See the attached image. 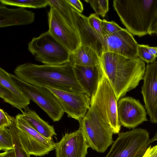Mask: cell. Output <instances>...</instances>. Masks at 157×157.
I'll list each match as a JSON object with an SVG mask.
<instances>
[{"label":"cell","mask_w":157,"mask_h":157,"mask_svg":"<svg viewBox=\"0 0 157 157\" xmlns=\"http://www.w3.org/2000/svg\"><path fill=\"white\" fill-rule=\"evenodd\" d=\"M14 72L19 78L33 85L76 94L86 93L77 81L70 63L60 65L27 63L18 65Z\"/></svg>","instance_id":"obj_1"},{"label":"cell","mask_w":157,"mask_h":157,"mask_svg":"<svg viewBox=\"0 0 157 157\" xmlns=\"http://www.w3.org/2000/svg\"><path fill=\"white\" fill-rule=\"evenodd\" d=\"M100 59L103 71L113 88L117 101L136 88L143 79L145 64L139 57L129 59L106 52Z\"/></svg>","instance_id":"obj_2"},{"label":"cell","mask_w":157,"mask_h":157,"mask_svg":"<svg viewBox=\"0 0 157 157\" xmlns=\"http://www.w3.org/2000/svg\"><path fill=\"white\" fill-rule=\"evenodd\" d=\"M113 6L122 23L133 36L149 35L157 0H114Z\"/></svg>","instance_id":"obj_3"},{"label":"cell","mask_w":157,"mask_h":157,"mask_svg":"<svg viewBox=\"0 0 157 157\" xmlns=\"http://www.w3.org/2000/svg\"><path fill=\"white\" fill-rule=\"evenodd\" d=\"M117 101L114 91L103 71L97 89L91 98L90 107L110 126L114 134L119 132L121 127L118 116Z\"/></svg>","instance_id":"obj_4"},{"label":"cell","mask_w":157,"mask_h":157,"mask_svg":"<svg viewBox=\"0 0 157 157\" xmlns=\"http://www.w3.org/2000/svg\"><path fill=\"white\" fill-rule=\"evenodd\" d=\"M28 50L35 59L44 64L60 65L70 62L71 53L48 31L34 37Z\"/></svg>","instance_id":"obj_5"},{"label":"cell","mask_w":157,"mask_h":157,"mask_svg":"<svg viewBox=\"0 0 157 157\" xmlns=\"http://www.w3.org/2000/svg\"><path fill=\"white\" fill-rule=\"evenodd\" d=\"M79 122L90 147L103 153L114 142L113 132L110 126L104 122L95 110L90 107L84 117Z\"/></svg>","instance_id":"obj_6"},{"label":"cell","mask_w":157,"mask_h":157,"mask_svg":"<svg viewBox=\"0 0 157 157\" xmlns=\"http://www.w3.org/2000/svg\"><path fill=\"white\" fill-rule=\"evenodd\" d=\"M150 140L148 132L143 128L119 132L105 157H142L150 144Z\"/></svg>","instance_id":"obj_7"},{"label":"cell","mask_w":157,"mask_h":157,"mask_svg":"<svg viewBox=\"0 0 157 157\" xmlns=\"http://www.w3.org/2000/svg\"><path fill=\"white\" fill-rule=\"evenodd\" d=\"M15 129L20 142L28 153L36 156L47 155L55 149L56 143L37 132L19 114L15 117Z\"/></svg>","instance_id":"obj_8"},{"label":"cell","mask_w":157,"mask_h":157,"mask_svg":"<svg viewBox=\"0 0 157 157\" xmlns=\"http://www.w3.org/2000/svg\"><path fill=\"white\" fill-rule=\"evenodd\" d=\"M26 96L42 109L54 122L59 121L64 111L54 94L47 88L33 85L25 82L16 75L10 74Z\"/></svg>","instance_id":"obj_9"},{"label":"cell","mask_w":157,"mask_h":157,"mask_svg":"<svg viewBox=\"0 0 157 157\" xmlns=\"http://www.w3.org/2000/svg\"><path fill=\"white\" fill-rule=\"evenodd\" d=\"M55 96L68 117L78 121L85 116L90 107L91 98L86 93L76 94L46 87Z\"/></svg>","instance_id":"obj_10"},{"label":"cell","mask_w":157,"mask_h":157,"mask_svg":"<svg viewBox=\"0 0 157 157\" xmlns=\"http://www.w3.org/2000/svg\"><path fill=\"white\" fill-rule=\"evenodd\" d=\"M48 31L71 53L80 44L77 31L68 25L56 11L50 7L48 13Z\"/></svg>","instance_id":"obj_11"},{"label":"cell","mask_w":157,"mask_h":157,"mask_svg":"<svg viewBox=\"0 0 157 157\" xmlns=\"http://www.w3.org/2000/svg\"><path fill=\"white\" fill-rule=\"evenodd\" d=\"M141 93L150 121L157 123V61L147 64L143 78Z\"/></svg>","instance_id":"obj_12"},{"label":"cell","mask_w":157,"mask_h":157,"mask_svg":"<svg viewBox=\"0 0 157 157\" xmlns=\"http://www.w3.org/2000/svg\"><path fill=\"white\" fill-rule=\"evenodd\" d=\"M104 52H111L129 59L138 57L139 44L127 29L123 28L116 33L104 36Z\"/></svg>","instance_id":"obj_13"},{"label":"cell","mask_w":157,"mask_h":157,"mask_svg":"<svg viewBox=\"0 0 157 157\" xmlns=\"http://www.w3.org/2000/svg\"><path fill=\"white\" fill-rule=\"evenodd\" d=\"M117 112L121 125L129 128L134 129L148 121L145 107L139 100L131 97L123 98L119 100Z\"/></svg>","instance_id":"obj_14"},{"label":"cell","mask_w":157,"mask_h":157,"mask_svg":"<svg viewBox=\"0 0 157 157\" xmlns=\"http://www.w3.org/2000/svg\"><path fill=\"white\" fill-rule=\"evenodd\" d=\"M90 147L82 131L79 128L67 133L56 144V157H86Z\"/></svg>","instance_id":"obj_15"},{"label":"cell","mask_w":157,"mask_h":157,"mask_svg":"<svg viewBox=\"0 0 157 157\" xmlns=\"http://www.w3.org/2000/svg\"><path fill=\"white\" fill-rule=\"evenodd\" d=\"M75 28L79 35L80 44L94 50L101 57L104 52V37L99 34L89 25L87 17L73 8Z\"/></svg>","instance_id":"obj_16"},{"label":"cell","mask_w":157,"mask_h":157,"mask_svg":"<svg viewBox=\"0 0 157 157\" xmlns=\"http://www.w3.org/2000/svg\"><path fill=\"white\" fill-rule=\"evenodd\" d=\"M73 68L77 81L91 98L97 89L102 74L100 63L94 66L75 65Z\"/></svg>","instance_id":"obj_17"},{"label":"cell","mask_w":157,"mask_h":157,"mask_svg":"<svg viewBox=\"0 0 157 157\" xmlns=\"http://www.w3.org/2000/svg\"><path fill=\"white\" fill-rule=\"evenodd\" d=\"M34 19V13L25 8L10 9L4 5L0 4V28L29 25L33 23Z\"/></svg>","instance_id":"obj_18"},{"label":"cell","mask_w":157,"mask_h":157,"mask_svg":"<svg viewBox=\"0 0 157 157\" xmlns=\"http://www.w3.org/2000/svg\"><path fill=\"white\" fill-rule=\"evenodd\" d=\"M100 57L94 50L80 44L71 54L70 63L73 66H94L100 64Z\"/></svg>","instance_id":"obj_19"},{"label":"cell","mask_w":157,"mask_h":157,"mask_svg":"<svg viewBox=\"0 0 157 157\" xmlns=\"http://www.w3.org/2000/svg\"><path fill=\"white\" fill-rule=\"evenodd\" d=\"M24 109L22 112L23 117L39 133L51 139L56 135L53 126L41 118L35 111L28 106Z\"/></svg>","instance_id":"obj_20"},{"label":"cell","mask_w":157,"mask_h":157,"mask_svg":"<svg viewBox=\"0 0 157 157\" xmlns=\"http://www.w3.org/2000/svg\"><path fill=\"white\" fill-rule=\"evenodd\" d=\"M47 1L48 6L54 8L68 25L76 30L74 22V8L67 0Z\"/></svg>","instance_id":"obj_21"},{"label":"cell","mask_w":157,"mask_h":157,"mask_svg":"<svg viewBox=\"0 0 157 157\" xmlns=\"http://www.w3.org/2000/svg\"><path fill=\"white\" fill-rule=\"evenodd\" d=\"M0 85L14 94L29 105L30 100L26 96L9 73L0 68Z\"/></svg>","instance_id":"obj_22"},{"label":"cell","mask_w":157,"mask_h":157,"mask_svg":"<svg viewBox=\"0 0 157 157\" xmlns=\"http://www.w3.org/2000/svg\"><path fill=\"white\" fill-rule=\"evenodd\" d=\"M1 3L21 8H40L48 6L47 0H0Z\"/></svg>","instance_id":"obj_23"},{"label":"cell","mask_w":157,"mask_h":157,"mask_svg":"<svg viewBox=\"0 0 157 157\" xmlns=\"http://www.w3.org/2000/svg\"><path fill=\"white\" fill-rule=\"evenodd\" d=\"M0 97L4 101L23 111L22 109L28 105L3 86L0 85Z\"/></svg>","instance_id":"obj_24"},{"label":"cell","mask_w":157,"mask_h":157,"mask_svg":"<svg viewBox=\"0 0 157 157\" xmlns=\"http://www.w3.org/2000/svg\"><path fill=\"white\" fill-rule=\"evenodd\" d=\"M14 149V145L9 128H0V150L5 151Z\"/></svg>","instance_id":"obj_25"},{"label":"cell","mask_w":157,"mask_h":157,"mask_svg":"<svg viewBox=\"0 0 157 157\" xmlns=\"http://www.w3.org/2000/svg\"><path fill=\"white\" fill-rule=\"evenodd\" d=\"M15 121L12 122L8 127L12 135L13 143L15 147L16 157H30V155L24 148L18 139L15 129Z\"/></svg>","instance_id":"obj_26"},{"label":"cell","mask_w":157,"mask_h":157,"mask_svg":"<svg viewBox=\"0 0 157 157\" xmlns=\"http://www.w3.org/2000/svg\"><path fill=\"white\" fill-rule=\"evenodd\" d=\"M89 2L97 15L104 17L109 10L108 0H85Z\"/></svg>","instance_id":"obj_27"},{"label":"cell","mask_w":157,"mask_h":157,"mask_svg":"<svg viewBox=\"0 0 157 157\" xmlns=\"http://www.w3.org/2000/svg\"><path fill=\"white\" fill-rule=\"evenodd\" d=\"M138 53V57L147 64L152 63L156 61L157 57L150 53L146 47V45L139 44Z\"/></svg>","instance_id":"obj_28"},{"label":"cell","mask_w":157,"mask_h":157,"mask_svg":"<svg viewBox=\"0 0 157 157\" xmlns=\"http://www.w3.org/2000/svg\"><path fill=\"white\" fill-rule=\"evenodd\" d=\"M88 23L91 28L101 36H105L101 25V19L95 13L87 17Z\"/></svg>","instance_id":"obj_29"},{"label":"cell","mask_w":157,"mask_h":157,"mask_svg":"<svg viewBox=\"0 0 157 157\" xmlns=\"http://www.w3.org/2000/svg\"><path fill=\"white\" fill-rule=\"evenodd\" d=\"M101 25L105 36L116 33L123 29L114 21H109L105 19L101 20Z\"/></svg>","instance_id":"obj_30"},{"label":"cell","mask_w":157,"mask_h":157,"mask_svg":"<svg viewBox=\"0 0 157 157\" xmlns=\"http://www.w3.org/2000/svg\"><path fill=\"white\" fill-rule=\"evenodd\" d=\"M15 119V117L10 116L2 109H0V128L8 127Z\"/></svg>","instance_id":"obj_31"},{"label":"cell","mask_w":157,"mask_h":157,"mask_svg":"<svg viewBox=\"0 0 157 157\" xmlns=\"http://www.w3.org/2000/svg\"><path fill=\"white\" fill-rule=\"evenodd\" d=\"M157 35V9L154 15L150 29L149 35Z\"/></svg>","instance_id":"obj_32"},{"label":"cell","mask_w":157,"mask_h":157,"mask_svg":"<svg viewBox=\"0 0 157 157\" xmlns=\"http://www.w3.org/2000/svg\"><path fill=\"white\" fill-rule=\"evenodd\" d=\"M142 157H157V144L149 146Z\"/></svg>","instance_id":"obj_33"},{"label":"cell","mask_w":157,"mask_h":157,"mask_svg":"<svg viewBox=\"0 0 157 157\" xmlns=\"http://www.w3.org/2000/svg\"><path fill=\"white\" fill-rule=\"evenodd\" d=\"M68 2L76 10L81 13L83 10L82 3L79 0H67Z\"/></svg>","instance_id":"obj_34"},{"label":"cell","mask_w":157,"mask_h":157,"mask_svg":"<svg viewBox=\"0 0 157 157\" xmlns=\"http://www.w3.org/2000/svg\"><path fill=\"white\" fill-rule=\"evenodd\" d=\"M0 157H16L14 150L1 153Z\"/></svg>","instance_id":"obj_35"},{"label":"cell","mask_w":157,"mask_h":157,"mask_svg":"<svg viewBox=\"0 0 157 157\" xmlns=\"http://www.w3.org/2000/svg\"><path fill=\"white\" fill-rule=\"evenodd\" d=\"M146 47L152 55L157 56V47H151L146 45Z\"/></svg>","instance_id":"obj_36"},{"label":"cell","mask_w":157,"mask_h":157,"mask_svg":"<svg viewBox=\"0 0 157 157\" xmlns=\"http://www.w3.org/2000/svg\"><path fill=\"white\" fill-rule=\"evenodd\" d=\"M156 141H157V131L154 136L150 140L149 142L150 144Z\"/></svg>","instance_id":"obj_37"},{"label":"cell","mask_w":157,"mask_h":157,"mask_svg":"<svg viewBox=\"0 0 157 157\" xmlns=\"http://www.w3.org/2000/svg\"></svg>","instance_id":"obj_38"}]
</instances>
